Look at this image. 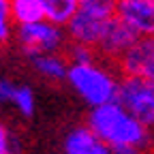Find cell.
I'll return each mask as SVG.
<instances>
[{"instance_id":"6da1fadb","label":"cell","mask_w":154,"mask_h":154,"mask_svg":"<svg viewBox=\"0 0 154 154\" xmlns=\"http://www.w3.org/2000/svg\"><path fill=\"white\" fill-rule=\"evenodd\" d=\"M86 124L111 150L113 148H139L148 154H152L154 150V133L146 128L133 113H128L118 101L90 109Z\"/></svg>"},{"instance_id":"7a4b0ae2","label":"cell","mask_w":154,"mask_h":154,"mask_svg":"<svg viewBox=\"0 0 154 154\" xmlns=\"http://www.w3.org/2000/svg\"><path fill=\"white\" fill-rule=\"evenodd\" d=\"M66 82L75 90V94L90 109H94V107L118 101L122 77H118L109 69V62L96 58V60H90V62L71 64Z\"/></svg>"},{"instance_id":"3957f363","label":"cell","mask_w":154,"mask_h":154,"mask_svg":"<svg viewBox=\"0 0 154 154\" xmlns=\"http://www.w3.org/2000/svg\"><path fill=\"white\" fill-rule=\"evenodd\" d=\"M13 36H15L19 49L28 58L41 56V54H62L69 45L66 30L58 24L47 22V19H38V22L26 24V26H17Z\"/></svg>"},{"instance_id":"277c9868","label":"cell","mask_w":154,"mask_h":154,"mask_svg":"<svg viewBox=\"0 0 154 154\" xmlns=\"http://www.w3.org/2000/svg\"><path fill=\"white\" fill-rule=\"evenodd\" d=\"M118 103L154 133V82L122 77Z\"/></svg>"},{"instance_id":"5b68a950","label":"cell","mask_w":154,"mask_h":154,"mask_svg":"<svg viewBox=\"0 0 154 154\" xmlns=\"http://www.w3.org/2000/svg\"><path fill=\"white\" fill-rule=\"evenodd\" d=\"M137 38L139 36L135 34L122 19L111 17L107 22V26H105V30H103V34H101V38H99V43H96L94 51L101 60H105L109 64H118V60L135 45Z\"/></svg>"},{"instance_id":"8992f818","label":"cell","mask_w":154,"mask_h":154,"mask_svg":"<svg viewBox=\"0 0 154 154\" xmlns=\"http://www.w3.org/2000/svg\"><path fill=\"white\" fill-rule=\"evenodd\" d=\"M122 77L154 82V36H141L116 64Z\"/></svg>"},{"instance_id":"52a82bcc","label":"cell","mask_w":154,"mask_h":154,"mask_svg":"<svg viewBox=\"0 0 154 154\" xmlns=\"http://www.w3.org/2000/svg\"><path fill=\"white\" fill-rule=\"evenodd\" d=\"M116 17L141 36H154V0H118Z\"/></svg>"},{"instance_id":"ba28073f","label":"cell","mask_w":154,"mask_h":154,"mask_svg":"<svg viewBox=\"0 0 154 154\" xmlns=\"http://www.w3.org/2000/svg\"><path fill=\"white\" fill-rule=\"evenodd\" d=\"M109 19H101V17H94L86 11H77L73 15V19L64 26L66 36H69V43L73 45H84V47H96L99 38L105 30Z\"/></svg>"},{"instance_id":"9c48e42d","label":"cell","mask_w":154,"mask_h":154,"mask_svg":"<svg viewBox=\"0 0 154 154\" xmlns=\"http://www.w3.org/2000/svg\"><path fill=\"white\" fill-rule=\"evenodd\" d=\"M62 152L64 154H113L111 148L88 124L75 126L64 135Z\"/></svg>"},{"instance_id":"30bf717a","label":"cell","mask_w":154,"mask_h":154,"mask_svg":"<svg viewBox=\"0 0 154 154\" xmlns=\"http://www.w3.org/2000/svg\"><path fill=\"white\" fill-rule=\"evenodd\" d=\"M30 62L34 71L41 77H45L47 82H66L71 66L66 54H41V56H32Z\"/></svg>"},{"instance_id":"8fae6325","label":"cell","mask_w":154,"mask_h":154,"mask_svg":"<svg viewBox=\"0 0 154 154\" xmlns=\"http://www.w3.org/2000/svg\"><path fill=\"white\" fill-rule=\"evenodd\" d=\"M38 2H41V9L47 22L58 24L62 28L79 11V0H38Z\"/></svg>"},{"instance_id":"7c38bea8","label":"cell","mask_w":154,"mask_h":154,"mask_svg":"<svg viewBox=\"0 0 154 154\" xmlns=\"http://www.w3.org/2000/svg\"><path fill=\"white\" fill-rule=\"evenodd\" d=\"M11 17H13L15 28L45 19L38 0H11Z\"/></svg>"},{"instance_id":"4fadbf2b","label":"cell","mask_w":154,"mask_h":154,"mask_svg":"<svg viewBox=\"0 0 154 154\" xmlns=\"http://www.w3.org/2000/svg\"><path fill=\"white\" fill-rule=\"evenodd\" d=\"M116 9H118V0H79V11H86L101 19L116 17Z\"/></svg>"},{"instance_id":"5bb4252c","label":"cell","mask_w":154,"mask_h":154,"mask_svg":"<svg viewBox=\"0 0 154 154\" xmlns=\"http://www.w3.org/2000/svg\"><path fill=\"white\" fill-rule=\"evenodd\" d=\"M13 109H17L22 116H32L34 109H36V99H34V92L30 86H19L15 88V96H13V103H11Z\"/></svg>"},{"instance_id":"9a60e30c","label":"cell","mask_w":154,"mask_h":154,"mask_svg":"<svg viewBox=\"0 0 154 154\" xmlns=\"http://www.w3.org/2000/svg\"><path fill=\"white\" fill-rule=\"evenodd\" d=\"M13 17H11V0H0V43H7L13 36Z\"/></svg>"},{"instance_id":"2e32d148","label":"cell","mask_w":154,"mask_h":154,"mask_svg":"<svg viewBox=\"0 0 154 154\" xmlns=\"http://www.w3.org/2000/svg\"><path fill=\"white\" fill-rule=\"evenodd\" d=\"M66 58L71 64H82V62H90V60H96V51L92 47H84V45H73L69 43L66 47Z\"/></svg>"},{"instance_id":"e0dca14e","label":"cell","mask_w":154,"mask_h":154,"mask_svg":"<svg viewBox=\"0 0 154 154\" xmlns=\"http://www.w3.org/2000/svg\"><path fill=\"white\" fill-rule=\"evenodd\" d=\"M19 152H22L19 139H15L11 135L7 124L0 122V154H19Z\"/></svg>"},{"instance_id":"ac0fdd59","label":"cell","mask_w":154,"mask_h":154,"mask_svg":"<svg viewBox=\"0 0 154 154\" xmlns=\"http://www.w3.org/2000/svg\"><path fill=\"white\" fill-rule=\"evenodd\" d=\"M15 88L17 84L7 79V77H0V107H11L13 103V96H15Z\"/></svg>"},{"instance_id":"d6986e66","label":"cell","mask_w":154,"mask_h":154,"mask_svg":"<svg viewBox=\"0 0 154 154\" xmlns=\"http://www.w3.org/2000/svg\"><path fill=\"white\" fill-rule=\"evenodd\" d=\"M111 152L113 154H148V152H143L139 148H113Z\"/></svg>"},{"instance_id":"ffe728a7","label":"cell","mask_w":154,"mask_h":154,"mask_svg":"<svg viewBox=\"0 0 154 154\" xmlns=\"http://www.w3.org/2000/svg\"><path fill=\"white\" fill-rule=\"evenodd\" d=\"M152 154H154V150H152Z\"/></svg>"}]
</instances>
